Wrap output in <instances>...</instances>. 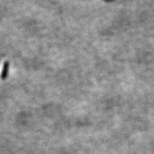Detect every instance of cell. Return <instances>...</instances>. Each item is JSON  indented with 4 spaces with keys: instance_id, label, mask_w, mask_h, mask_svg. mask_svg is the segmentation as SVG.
I'll list each match as a JSON object with an SVG mask.
<instances>
[{
    "instance_id": "6da1fadb",
    "label": "cell",
    "mask_w": 154,
    "mask_h": 154,
    "mask_svg": "<svg viewBox=\"0 0 154 154\" xmlns=\"http://www.w3.org/2000/svg\"><path fill=\"white\" fill-rule=\"evenodd\" d=\"M8 67H9V63L8 61L5 62L3 65V68L2 73V79L3 80H5L7 79V76L8 75Z\"/></svg>"
}]
</instances>
